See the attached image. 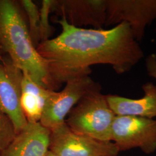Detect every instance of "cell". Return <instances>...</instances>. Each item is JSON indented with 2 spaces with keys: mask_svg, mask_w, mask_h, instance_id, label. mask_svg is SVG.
Returning a JSON list of instances; mask_svg holds the SVG:
<instances>
[{
  "mask_svg": "<svg viewBox=\"0 0 156 156\" xmlns=\"http://www.w3.org/2000/svg\"><path fill=\"white\" fill-rule=\"evenodd\" d=\"M55 3V0H43L39 9L40 16V38L41 42L49 39L53 33V28L49 23V15Z\"/></svg>",
  "mask_w": 156,
  "mask_h": 156,
  "instance_id": "cell-14",
  "label": "cell"
},
{
  "mask_svg": "<svg viewBox=\"0 0 156 156\" xmlns=\"http://www.w3.org/2000/svg\"><path fill=\"white\" fill-rule=\"evenodd\" d=\"M4 60V56L2 55V54L1 53V52L0 51V62L3 61Z\"/></svg>",
  "mask_w": 156,
  "mask_h": 156,
  "instance_id": "cell-18",
  "label": "cell"
},
{
  "mask_svg": "<svg viewBox=\"0 0 156 156\" xmlns=\"http://www.w3.org/2000/svg\"><path fill=\"white\" fill-rule=\"evenodd\" d=\"M66 84L61 91H52L46 101L39 123L50 130L65 123L69 112L84 95L101 88L90 75L69 80Z\"/></svg>",
  "mask_w": 156,
  "mask_h": 156,
  "instance_id": "cell-4",
  "label": "cell"
},
{
  "mask_svg": "<svg viewBox=\"0 0 156 156\" xmlns=\"http://www.w3.org/2000/svg\"><path fill=\"white\" fill-rule=\"evenodd\" d=\"M50 133L39 122L28 123L0 156H45L49 148Z\"/></svg>",
  "mask_w": 156,
  "mask_h": 156,
  "instance_id": "cell-10",
  "label": "cell"
},
{
  "mask_svg": "<svg viewBox=\"0 0 156 156\" xmlns=\"http://www.w3.org/2000/svg\"><path fill=\"white\" fill-rule=\"evenodd\" d=\"M45 156H58L57 155L56 153H55L54 152H53L52 151H50L49 149L46 152V153L45 154Z\"/></svg>",
  "mask_w": 156,
  "mask_h": 156,
  "instance_id": "cell-17",
  "label": "cell"
},
{
  "mask_svg": "<svg viewBox=\"0 0 156 156\" xmlns=\"http://www.w3.org/2000/svg\"><path fill=\"white\" fill-rule=\"evenodd\" d=\"M145 66L147 74L156 80V51L146 58Z\"/></svg>",
  "mask_w": 156,
  "mask_h": 156,
  "instance_id": "cell-16",
  "label": "cell"
},
{
  "mask_svg": "<svg viewBox=\"0 0 156 156\" xmlns=\"http://www.w3.org/2000/svg\"><path fill=\"white\" fill-rule=\"evenodd\" d=\"M23 73L20 103L28 123L39 122L45 103L52 90L46 89Z\"/></svg>",
  "mask_w": 156,
  "mask_h": 156,
  "instance_id": "cell-12",
  "label": "cell"
},
{
  "mask_svg": "<svg viewBox=\"0 0 156 156\" xmlns=\"http://www.w3.org/2000/svg\"><path fill=\"white\" fill-rule=\"evenodd\" d=\"M145 95L140 99H131L116 95H107V102L116 116L153 119L156 117V85L147 82L142 85Z\"/></svg>",
  "mask_w": 156,
  "mask_h": 156,
  "instance_id": "cell-11",
  "label": "cell"
},
{
  "mask_svg": "<svg viewBox=\"0 0 156 156\" xmlns=\"http://www.w3.org/2000/svg\"><path fill=\"white\" fill-rule=\"evenodd\" d=\"M23 77L22 71L4 56L0 62V111L9 118L16 134L28 124L20 103Z\"/></svg>",
  "mask_w": 156,
  "mask_h": 156,
  "instance_id": "cell-8",
  "label": "cell"
},
{
  "mask_svg": "<svg viewBox=\"0 0 156 156\" xmlns=\"http://www.w3.org/2000/svg\"><path fill=\"white\" fill-rule=\"evenodd\" d=\"M111 141L120 152L139 148L151 154L156 151V120L116 116L112 126Z\"/></svg>",
  "mask_w": 156,
  "mask_h": 156,
  "instance_id": "cell-5",
  "label": "cell"
},
{
  "mask_svg": "<svg viewBox=\"0 0 156 156\" xmlns=\"http://www.w3.org/2000/svg\"><path fill=\"white\" fill-rule=\"evenodd\" d=\"M106 4L105 27L127 22L138 43L147 25L156 21V0H106Z\"/></svg>",
  "mask_w": 156,
  "mask_h": 156,
  "instance_id": "cell-7",
  "label": "cell"
},
{
  "mask_svg": "<svg viewBox=\"0 0 156 156\" xmlns=\"http://www.w3.org/2000/svg\"><path fill=\"white\" fill-rule=\"evenodd\" d=\"M19 1L26 16L30 38L37 48L41 43L39 9L31 0H20Z\"/></svg>",
  "mask_w": 156,
  "mask_h": 156,
  "instance_id": "cell-13",
  "label": "cell"
},
{
  "mask_svg": "<svg viewBox=\"0 0 156 156\" xmlns=\"http://www.w3.org/2000/svg\"><path fill=\"white\" fill-rule=\"evenodd\" d=\"M50 132L49 149L58 156H113L120 153L113 142L101 141L76 134L66 122Z\"/></svg>",
  "mask_w": 156,
  "mask_h": 156,
  "instance_id": "cell-6",
  "label": "cell"
},
{
  "mask_svg": "<svg viewBox=\"0 0 156 156\" xmlns=\"http://www.w3.org/2000/svg\"><path fill=\"white\" fill-rule=\"evenodd\" d=\"M54 22L60 25L62 33L41 42L37 50L57 89L69 80L90 75L93 65H110L117 74H123L144 57L127 22L109 30L75 27L62 17Z\"/></svg>",
  "mask_w": 156,
  "mask_h": 156,
  "instance_id": "cell-1",
  "label": "cell"
},
{
  "mask_svg": "<svg viewBox=\"0 0 156 156\" xmlns=\"http://www.w3.org/2000/svg\"><path fill=\"white\" fill-rule=\"evenodd\" d=\"M0 51L37 83L46 89L57 90L30 38L26 16L19 1L0 0Z\"/></svg>",
  "mask_w": 156,
  "mask_h": 156,
  "instance_id": "cell-2",
  "label": "cell"
},
{
  "mask_svg": "<svg viewBox=\"0 0 156 156\" xmlns=\"http://www.w3.org/2000/svg\"></svg>",
  "mask_w": 156,
  "mask_h": 156,
  "instance_id": "cell-19",
  "label": "cell"
},
{
  "mask_svg": "<svg viewBox=\"0 0 156 156\" xmlns=\"http://www.w3.org/2000/svg\"><path fill=\"white\" fill-rule=\"evenodd\" d=\"M106 0H55L51 13L78 28L101 30L106 22Z\"/></svg>",
  "mask_w": 156,
  "mask_h": 156,
  "instance_id": "cell-9",
  "label": "cell"
},
{
  "mask_svg": "<svg viewBox=\"0 0 156 156\" xmlns=\"http://www.w3.org/2000/svg\"><path fill=\"white\" fill-rule=\"evenodd\" d=\"M115 116L100 88L84 95L69 112L65 122L76 134L112 142V126Z\"/></svg>",
  "mask_w": 156,
  "mask_h": 156,
  "instance_id": "cell-3",
  "label": "cell"
},
{
  "mask_svg": "<svg viewBox=\"0 0 156 156\" xmlns=\"http://www.w3.org/2000/svg\"><path fill=\"white\" fill-rule=\"evenodd\" d=\"M16 135V133L11 120L0 111V152L11 143Z\"/></svg>",
  "mask_w": 156,
  "mask_h": 156,
  "instance_id": "cell-15",
  "label": "cell"
}]
</instances>
